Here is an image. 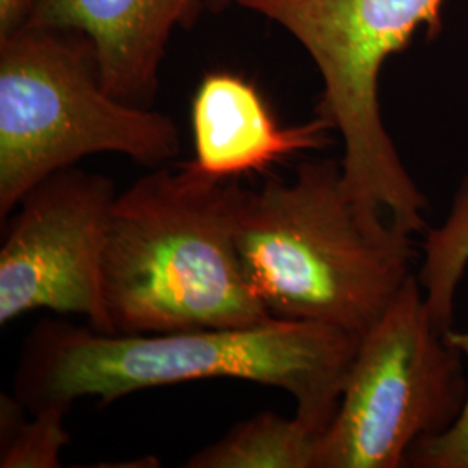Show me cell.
Here are the masks:
<instances>
[{
	"label": "cell",
	"instance_id": "obj_1",
	"mask_svg": "<svg viewBox=\"0 0 468 468\" xmlns=\"http://www.w3.org/2000/svg\"><path fill=\"white\" fill-rule=\"evenodd\" d=\"M359 335L311 321L271 319L243 328L170 334H102L44 321L28 336L16 398L32 411L82 398L110 402L144 388L212 378L276 387L295 417L324 432L338 410Z\"/></svg>",
	"mask_w": 468,
	"mask_h": 468
},
{
	"label": "cell",
	"instance_id": "obj_2",
	"mask_svg": "<svg viewBox=\"0 0 468 468\" xmlns=\"http://www.w3.org/2000/svg\"><path fill=\"white\" fill-rule=\"evenodd\" d=\"M241 187L187 162L153 168L117 195L101 274L113 334L243 328L274 319L238 250Z\"/></svg>",
	"mask_w": 468,
	"mask_h": 468
},
{
	"label": "cell",
	"instance_id": "obj_3",
	"mask_svg": "<svg viewBox=\"0 0 468 468\" xmlns=\"http://www.w3.org/2000/svg\"><path fill=\"white\" fill-rule=\"evenodd\" d=\"M236 243L271 318L359 336L415 274L413 233L365 212L330 158L303 162L292 181L241 187Z\"/></svg>",
	"mask_w": 468,
	"mask_h": 468
},
{
	"label": "cell",
	"instance_id": "obj_4",
	"mask_svg": "<svg viewBox=\"0 0 468 468\" xmlns=\"http://www.w3.org/2000/svg\"><path fill=\"white\" fill-rule=\"evenodd\" d=\"M167 165L181 153L172 118L113 98L84 35L21 27L0 38V220L52 174L92 154Z\"/></svg>",
	"mask_w": 468,
	"mask_h": 468
},
{
	"label": "cell",
	"instance_id": "obj_5",
	"mask_svg": "<svg viewBox=\"0 0 468 468\" xmlns=\"http://www.w3.org/2000/svg\"><path fill=\"white\" fill-rule=\"evenodd\" d=\"M292 35L318 67L316 115L344 143L346 191L365 212L425 229L427 197L404 167L385 129L378 79L385 61L406 49L420 28L442 30L444 0H236Z\"/></svg>",
	"mask_w": 468,
	"mask_h": 468
},
{
	"label": "cell",
	"instance_id": "obj_6",
	"mask_svg": "<svg viewBox=\"0 0 468 468\" xmlns=\"http://www.w3.org/2000/svg\"><path fill=\"white\" fill-rule=\"evenodd\" d=\"M463 354L435 324L417 274L359 336L314 468H399L450 431L468 399Z\"/></svg>",
	"mask_w": 468,
	"mask_h": 468
},
{
	"label": "cell",
	"instance_id": "obj_7",
	"mask_svg": "<svg viewBox=\"0 0 468 468\" xmlns=\"http://www.w3.org/2000/svg\"><path fill=\"white\" fill-rule=\"evenodd\" d=\"M115 185L69 167L32 187L7 218L0 247V324L32 311L79 314L113 334L101 274Z\"/></svg>",
	"mask_w": 468,
	"mask_h": 468
},
{
	"label": "cell",
	"instance_id": "obj_8",
	"mask_svg": "<svg viewBox=\"0 0 468 468\" xmlns=\"http://www.w3.org/2000/svg\"><path fill=\"white\" fill-rule=\"evenodd\" d=\"M205 0H35L25 25L84 35L101 84L118 101L150 108L176 28H191Z\"/></svg>",
	"mask_w": 468,
	"mask_h": 468
},
{
	"label": "cell",
	"instance_id": "obj_9",
	"mask_svg": "<svg viewBox=\"0 0 468 468\" xmlns=\"http://www.w3.org/2000/svg\"><path fill=\"white\" fill-rule=\"evenodd\" d=\"M193 165L216 179H238L302 151L323 150L334 131L324 118L282 127L262 94L231 71L203 77L191 102Z\"/></svg>",
	"mask_w": 468,
	"mask_h": 468
},
{
	"label": "cell",
	"instance_id": "obj_10",
	"mask_svg": "<svg viewBox=\"0 0 468 468\" xmlns=\"http://www.w3.org/2000/svg\"><path fill=\"white\" fill-rule=\"evenodd\" d=\"M417 278L435 324L468 363V174L446 220L427 231ZM406 465L468 468V399L452 429L417 444Z\"/></svg>",
	"mask_w": 468,
	"mask_h": 468
},
{
	"label": "cell",
	"instance_id": "obj_11",
	"mask_svg": "<svg viewBox=\"0 0 468 468\" xmlns=\"http://www.w3.org/2000/svg\"><path fill=\"white\" fill-rule=\"evenodd\" d=\"M321 432L301 419L261 413L195 452L187 468H314Z\"/></svg>",
	"mask_w": 468,
	"mask_h": 468
},
{
	"label": "cell",
	"instance_id": "obj_12",
	"mask_svg": "<svg viewBox=\"0 0 468 468\" xmlns=\"http://www.w3.org/2000/svg\"><path fill=\"white\" fill-rule=\"evenodd\" d=\"M0 468H56L59 454L69 442L65 429V408H44L25 421L19 399L0 398Z\"/></svg>",
	"mask_w": 468,
	"mask_h": 468
},
{
	"label": "cell",
	"instance_id": "obj_13",
	"mask_svg": "<svg viewBox=\"0 0 468 468\" xmlns=\"http://www.w3.org/2000/svg\"><path fill=\"white\" fill-rule=\"evenodd\" d=\"M34 5L35 0H0V38L25 27Z\"/></svg>",
	"mask_w": 468,
	"mask_h": 468
},
{
	"label": "cell",
	"instance_id": "obj_14",
	"mask_svg": "<svg viewBox=\"0 0 468 468\" xmlns=\"http://www.w3.org/2000/svg\"><path fill=\"white\" fill-rule=\"evenodd\" d=\"M231 4H236V0H205V5H207L212 13H220V11L228 9Z\"/></svg>",
	"mask_w": 468,
	"mask_h": 468
}]
</instances>
